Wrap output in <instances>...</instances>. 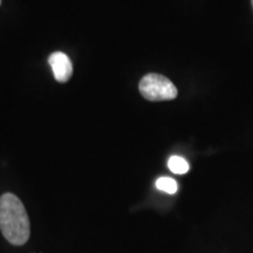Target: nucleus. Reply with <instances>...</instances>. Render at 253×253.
<instances>
[{
  "label": "nucleus",
  "instance_id": "nucleus-1",
  "mask_svg": "<svg viewBox=\"0 0 253 253\" xmlns=\"http://www.w3.org/2000/svg\"><path fill=\"white\" fill-rule=\"evenodd\" d=\"M0 230L12 245L26 244L31 235L30 218L23 202L13 194L0 197Z\"/></svg>",
  "mask_w": 253,
  "mask_h": 253
},
{
  "label": "nucleus",
  "instance_id": "nucleus-2",
  "mask_svg": "<svg viewBox=\"0 0 253 253\" xmlns=\"http://www.w3.org/2000/svg\"><path fill=\"white\" fill-rule=\"evenodd\" d=\"M138 88L142 96L153 102L173 100L178 94L176 86L169 79L156 73H150L142 78Z\"/></svg>",
  "mask_w": 253,
  "mask_h": 253
},
{
  "label": "nucleus",
  "instance_id": "nucleus-3",
  "mask_svg": "<svg viewBox=\"0 0 253 253\" xmlns=\"http://www.w3.org/2000/svg\"><path fill=\"white\" fill-rule=\"evenodd\" d=\"M48 63L52 67L53 74H54L55 80L63 84L67 82L73 75V65L71 59L68 58L65 53L54 52L49 55Z\"/></svg>",
  "mask_w": 253,
  "mask_h": 253
},
{
  "label": "nucleus",
  "instance_id": "nucleus-4",
  "mask_svg": "<svg viewBox=\"0 0 253 253\" xmlns=\"http://www.w3.org/2000/svg\"><path fill=\"white\" fill-rule=\"evenodd\" d=\"M168 167H169L170 171L177 175H184L189 171V163L186 162L183 157L179 156H171L169 158L168 162Z\"/></svg>",
  "mask_w": 253,
  "mask_h": 253
},
{
  "label": "nucleus",
  "instance_id": "nucleus-5",
  "mask_svg": "<svg viewBox=\"0 0 253 253\" xmlns=\"http://www.w3.org/2000/svg\"><path fill=\"white\" fill-rule=\"evenodd\" d=\"M156 188L161 190V191L167 192V194L173 195L177 192L178 185H177V182L173 178H170V177H160L156 181Z\"/></svg>",
  "mask_w": 253,
  "mask_h": 253
},
{
  "label": "nucleus",
  "instance_id": "nucleus-6",
  "mask_svg": "<svg viewBox=\"0 0 253 253\" xmlns=\"http://www.w3.org/2000/svg\"><path fill=\"white\" fill-rule=\"evenodd\" d=\"M0 4H1V0H0Z\"/></svg>",
  "mask_w": 253,
  "mask_h": 253
},
{
  "label": "nucleus",
  "instance_id": "nucleus-7",
  "mask_svg": "<svg viewBox=\"0 0 253 253\" xmlns=\"http://www.w3.org/2000/svg\"><path fill=\"white\" fill-rule=\"evenodd\" d=\"M252 4H253V0H252Z\"/></svg>",
  "mask_w": 253,
  "mask_h": 253
}]
</instances>
